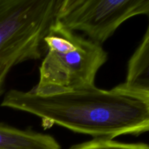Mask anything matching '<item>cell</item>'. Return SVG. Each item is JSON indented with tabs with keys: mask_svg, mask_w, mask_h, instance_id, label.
Returning <instances> with one entry per match:
<instances>
[{
	"mask_svg": "<svg viewBox=\"0 0 149 149\" xmlns=\"http://www.w3.org/2000/svg\"><path fill=\"white\" fill-rule=\"evenodd\" d=\"M1 106L37 116L45 127L58 125L93 139L149 132V95L122 84L110 90L94 86L52 95L11 90Z\"/></svg>",
	"mask_w": 149,
	"mask_h": 149,
	"instance_id": "cell-1",
	"label": "cell"
},
{
	"mask_svg": "<svg viewBox=\"0 0 149 149\" xmlns=\"http://www.w3.org/2000/svg\"><path fill=\"white\" fill-rule=\"evenodd\" d=\"M45 56L32 91L52 95L94 87L108 55L101 45L69 30L58 20L45 38Z\"/></svg>",
	"mask_w": 149,
	"mask_h": 149,
	"instance_id": "cell-2",
	"label": "cell"
},
{
	"mask_svg": "<svg viewBox=\"0 0 149 149\" xmlns=\"http://www.w3.org/2000/svg\"><path fill=\"white\" fill-rule=\"evenodd\" d=\"M63 0H0V67L40 59Z\"/></svg>",
	"mask_w": 149,
	"mask_h": 149,
	"instance_id": "cell-3",
	"label": "cell"
},
{
	"mask_svg": "<svg viewBox=\"0 0 149 149\" xmlns=\"http://www.w3.org/2000/svg\"><path fill=\"white\" fill-rule=\"evenodd\" d=\"M149 14V0H63L57 20L101 45L127 20Z\"/></svg>",
	"mask_w": 149,
	"mask_h": 149,
	"instance_id": "cell-4",
	"label": "cell"
},
{
	"mask_svg": "<svg viewBox=\"0 0 149 149\" xmlns=\"http://www.w3.org/2000/svg\"><path fill=\"white\" fill-rule=\"evenodd\" d=\"M0 149H61L52 136L0 122Z\"/></svg>",
	"mask_w": 149,
	"mask_h": 149,
	"instance_id": "cell-5",
	"label": "cell"
},
{
	"mask_svg": "<svg viewBox=\"0 0 149 149\" xmlns=\"http://www.w3.org/2000/svg\"><path fill=\"white\" fill-rule=\"evenodd\" d=\"M149 20V14L148 15ZM149 61V24L146 32L133 55L128 61L126 80L133 77Z\"/></svg>",
	"mask_w": 149,
	"mask_h": 149,
	"instance_id": "cell-6",
	"label": "cell"
},
{
	"mask_svg": "<svg viewBox=\"0 0 149 149\" xmlns=\"http://www.w3.org/2000/svg\"><path fill=\"white\" fill-rule=\"evenodd\" d=\"M69 149H149V145L143 143H122L110 139H93L73 146Z\"/></svg>",
	"mask_w": 149,
	"mask_h": 149,
	"instance_id": "cell-7",
	"label": "cell"
},
{
	"mask_svg": "<svg viewBox=\"0 0 149 149\" xmlns=\"http://www.w3.org/2000/svg\"><path fill=\"white\" fill-rule=\"evenodd\" d=\"M122 85L129 90L137 92H149V61L133 77L125 80Z\"/></svg>",
	"mask_w": 149,
	"mask_h": 149,
	"instance_id": "cell-8",
	"label": "cell"
},
{
	"mask_svg": "<svg viewBox=\"0 0 149 149\" xmlns=\"http://www.w3.org/2000/svg\"><path fill=\"white\" fill-rule=\"evenodd\" d=\"M12 69V67L8 65H4V66L0 67V96L4 93V84L5 82L6 78L7 77V74Z\"/></svg>",
	"mask_w": 149,
	"mask_h": 149,
	"instance_id": "cell-9",
	"label": "cell"
},
{
	"mask_svg": "<svg viewBox=\"0 0 149 149\" xmlns=\"http://www.w3.org/2000/svg\"><path fill=\"white\" fill-rule=\"evenodd\" d=\"M147 93V94L149 95V92H147V93Z\"/></svg>",
	"mask_w": 149,
	"mask_h": 149,
	"instance_id": "cell-10",
	"label": "cell"
}]
</instances>
